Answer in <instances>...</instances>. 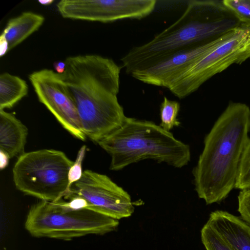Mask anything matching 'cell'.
I'll return each instance as SVG.
<instances>
[{"mask_svg": "<svg viewBox=\"0 0 250 250\" xmlns=\"http://www.w3.org/2000/svg\"><path fill=\"white\" fill-rule=\"evenodd\" d=\"M64 62L61 76L76 105L81 129L97 143L126 118L117 98L121 67L95 54L69 57Z\"/></svg>", "mask_w": 250, "mask_h": 250, "instance_id": "1", "label": "cell"}, {"mask_svg": "<svg viewBox=\"0 0 250 250\" xmlns=\"http://www.w3.org/2000/svg\"><path fill=\"white\" fill-rule=\"evenodd\" d=\"M250 132V107L230 102L205 137L192 174L195 190L207 205L220 203L235 188Z\"/></svg>", "mask_w": 250, "mask_h": 250, "instance_id": "2", "label": "cell"}, {"mask_svg": "<svg viewBox=\"0 0 250 250\" xmlns=\"http://www.w3.org/2000/svg\"><path fill=\"white\" fill-rule=\"evenodd\" d=\"M241 24L223 1H188L182 15L149 42L132 48L121 59L125 72L143 68L186 47L213 41Z\"/></svg>", "mask_w": 250, "mask_h": 250, "instance_id": "3", "label": "cell"}, {"mask_svg": "<svg viewBox=\"0 0 250 250\" xmlns=\"http://www.w3.org/2000/svg\"><path fill=\"white\" fill-rule=\"evenodd\" d=\"M111 156L110 169L120 170L145 159L181 168L189 162V146L153 122L126 117L117 130L97 143Z\"/></svg>", "mask_w": 250, "mask_h": 250, "instance_id": "4", "label": "cell"}, {"mask_svg": "<svg viewBox=\"0 0 250 250\" xmlns=\"http://www.w3.org/2000/svg\"><path fill=\"white\" fill-rule=\"evenodd\" d=\"M118 220L86 208L73 207L66 200H40L33 205L24 223L33 237L70 240L87 235H103L117 228Z\"/></svg>", "mask_w": 250, "mask_h": 250, "instance_id": "5", "label": "cell"}, {"mask_svg": "<svg viewBox=\"0 0 250 250\" xmlns=\"http://www.w3.org/2000/svg\"><path fill=\"white\" fill-rule=\"evenodd\" d=\"M74 162L57 150L24 152L13 168L15 186L23 193L40 200L58 201L69 190V172Z\"/></svg>", "mask_w": 250, "mask_h": 250, "instance_id": "6", "label": "cell"}, {"mask_svg": "<svg viewBox=\"0 0 250 250\" xmlns=\"http://www.w3.org/2000/svg\"><path fill=\"white\" fill-rule=\"evenodd\" d=\"M250 58V26L242 24L221 36L219 41L193 62L168 89L179 99L184 98L214 75Z\"/></svg>", "mask_w": 250, "mask_h": 250, "instance_id": "7", "label": "cell"}, {"mask_svg": "<svg viewBox=\"0 0 250 250\" xmlns=\"http://www.w3.org/2000/svg\"><path fill=\"white\" fill-rule=\"evenodd\" d=\"M71 197L80 198L85 208L117 220L131 216L134 210L126 191L106 175L90 170L83 171L63 199Z\"/></svg>", "mask_w": 250, "mask_h": 250, "instance_id": "8", "label": "cell"}, {"mask_svg": "<svg viewBox=\"0 0 250 250\" xmlns=\"http://www.w3.org/2000/svg\"><path fill=\"white\" fill-rule=\"evenodd\" d=\"M39 101L54 116L63 128L76 138L84 141L77 110L61 74L49 69L29 75Z\"/></svg>", "mask_w": 250, "mask_h": 250, "instance_id": "9", "label": "cell"}, {"mask_svg": "<svg viewBox=\"0 0 250 250\" xmlns=\"http://www.w3.org/2000/svg\"><path fill=\"white\" fill-rule=\"evenodd\" d=\"M220 37L174 52L133 71L130 75L144 83L168 89L193 62L214 45Z\"/></svg>", "mask_w": 250, "mask_h": 250, "instance_id": "10", "label": "cell"}, {"mask_svg": "<svg viewBox=\"0 0 250 250\" xmlns=\"http://www.w3.org/2000/svg\"><path fill=\"white\" fill-rule=\"evenodd\" d=\"M207 223L233 250H250V225L240 216L216 210Z\"/></svg>", "mask_w": 250, "mask_h": 250, "instance_id": "11", "label": "cell"}, {"mask_svg": "<svg viewBox=\"0 0 250 250\" xmlns=\"http://www.w3.org/2000/svg\"><path fill=\"white\" fill-rule=\"evenodd\" d=\"M28 129L14 115L0 110V152L9 159L24 153Z\"/></svg>", "mask_w": 250, "mask_h": 250, "instance_id": "12", "label": "cell"}, {"mask_svg": "<svg viewBox=\"0 0 250 250\" xmlns=\"http://www.w3.org/2000/svg\"><path fill=\"white\" fill-rule=\"evenodd\" d=\"M43 16L25 12L9 20L1 33L9 43V50L21 43L43 24Z\"/></svg>", "mask_w": 250, "mask_h": 250, "instance_id": "13", "label": "cell"}, {"mask_svg": "<svg viewBox=\"0 0 250 250\" xmlns=\"http://www.w3.org/2000/svg\"><path fill=\"white\" fill-rule=\"evenodd\" d=\"M26 81L20 77L3 73L0 75V110L11 108L28 93Z\"/></svg>", "mask_w": 250, "mask_h": 250, "instance_id": "14", "label": "cell"}, {"mask_svg": "<svg viewBox=\"0 0 250 250\" xmlns=\"http://www.w3.org/2000/svg\"><path fill=\"white\" fill-rule=\"evenodd\" d=\"M180 108V105L178 102L170 100L164 97L160 105V126L167 131H170L174 126H179L181 123L177 116Z\"/></svg>", "mask_w": 250, "mask_h": 250, "instance_id": "15", "label": "cell"}, {"mask_svg": "<svg viewBox=\"0 0 250 250\" xmlns=\"http://www.w3.org/2000/svg\"><path fill=\"white\" fill-rule=\"evenodd\" d=\"M201 238L206 250H233L207 223L201 230Z\"/></svg>", "mask_w": 250, "mask_h": 250, "instance_id": "16", "label": "cell"}, {"mask_svg": "<svg viewBox=\"0 0 250 250\" xmlns=\"http://www.w3.org/2000/svg\"><path fill=\"white\" fill-rule=\"evenodd\" d=\"M235 188L240 190L250 188V139L241 158Z\"/></svg>", "mask_w": 250, "mask_h": 250, "instance_id": "17", "label": "cell"}, {"mask_svg": "<svg viewBox=\"0 0 250 250\" xmlns=\"http://www.w3.org/2000/svg\"><path fill=\"white\" fill-rule=\"evenodd\" d=\"M223 3L242 24L250 26V0H224Z\"/></svg>", "mask_w": 250, "mask_h": 250, "instance_id": "18", "label": "cell"}, {"mask_svg": "<svg viewBox=\"0 0 250 250\" xmlns=\"http://www.w3.org/2000/svg\"><path fill=\"white\" fill-rule=\"evenodd\" d=\"M85 151L86 146H83L79 150L76 159L69 170V189L71 186L80 180L83 175L82 163L85 156Z\"/></svg>", "mask_w": 250, "mask_h": 250, "instance_id": "19", "label": "cell"}, {"mask_svg": "<svg viewBox=\"0 0 250 250\" xmlns=\"http://www.w3.org/2000/svg\"><path fill=\"white\" fill-rule=\"evenodd\" d=\"M238 203L240 217L250 225V188L240 190Z\"/></svg>", "mask_w": 250, "mask_h": 250, "instance_id": "20", "label": "cell"}, {"mask_svg": "<svg viewBox=\"0 0 250 250\" xmlns=\"http://www.w3.org/2000/svg\"><path fill=\"white\" fill-rule=\"evenodd\" d=\"M9 51V43L5 36L1 33L0 37V56L2 57Z\"/></svg>", "mask_w": 250, "mask_h": 250, "instance_id": "21", "label": "cell"}, {"mask_svg": "<svg viewBox=\"0 0 250 250\" xmlns=\"http://www.w3.org/2000/svg\"><path fill=\"white\" fill-rule=\"evenodd\" d=\"M53 65L54 69L57 73L62 74L64 71L65 68V63L64 62H55Z\"/></svg>", "mask_w": 250, "mask_h": 250, "instance_id": "22", "label": "cell"}, {"mask_svg": "<svg viewBox=\"0 0 250 250\" xmlns=\"http://www.w3.org/2000/svg\"><path fill=\"white\" fill-rule=\"evenodd\" d=\"M54 1L53 0H38V2L40 3V4L45 5H47L51 4Z\"/></svg>", "mask_w": 250, "mask_h": 250, "instance_id": "23", "label": "cell"}]
</instances>
